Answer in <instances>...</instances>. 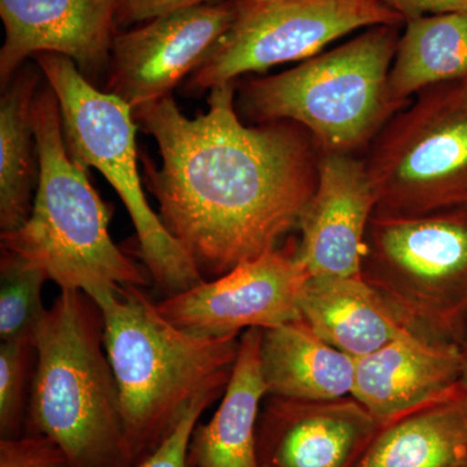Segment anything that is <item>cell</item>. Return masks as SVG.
Here are the masks:
<instances>
[{
    "mask_svg": "<svg viewBox=\"0 0 467 467\" xmlns=\"http://www.w3.org/2000/svg\"><path fill=\"white\" fill-rule=\"evenodd\" d=\"M234 95V82L211 88L208 112L193 119L171 95L133 110L161 156L160 168L143 156L147 189L202 279L275 250L317 187L309 131L292 121L245 126Z\"/></svg>",
    "mask_w": 467,
    "mask_h": 467,
    "instance_id": "1",
    "label": "cell"
},
{
    "mask_svg": "<svg viewBox=\"0 0 467 467\" xmlns=\"http://www.w3.org/2000/svg\"><path fill=\"white\" fill-rule=\"evenodd\" d=\"M91 299L103 315L104 347L135 467L159 447L196 396L226 389L241 337L186 333L137 285H116Z\"/></svg>",
    "mask_w": 467,
    "mask_h": 467,
    "instance_id": "2",
    "label": "cell"
},
{
    "mask_svg": "<svg viewBox=\"0 0 467 467\" xmlns=\"http://www.w3.org/2000/svg\"><path fill=\"white\" fill-rule=\"evenodd\" d=\"M34 347L24 434L55 442L77 467H133L98 304L84 291H60Z\"/></svg>",
    "mask_w": 467,
    "mask_h": 467,
    "instance_id": "3",
    "label": "cell"
},
{
    "mask_svg": "<svg viewBox=\"0 0 467 467\" xmlns=\"http://www.w3.org/2000/svg\"><path fill=\"white\" fill-rule=\"evenodd\" d=\"M38 182L32 213L20 229L0 234L2 250L39 267L64 290L92 297L116 285H150L109 234L110 214L88 180V169L67 153L60 107L51 86L33 104Z\"/></svg>",
    "mask_w": 467,
    "mask_h": 467,
    "instance_id": "4",
    "label": "cell"
},
{
    "mask_svg": "<svg viewBox=\"0 0 467 467\" xmlns=\"http://www.w3.org/2000/svg\"><path fill=\"white\" fill-rule=\"evenodd\" d=\"M398 45L393 26L370 27L294 69L252 79L242 90V109L263 124L296 122L319 152L350 153L407 107L389 90Z\"/></svg>",
    "mask_w": 467,
    "mask_h": 467,
    "instance_id": "5",
    "label": "cell"
},
{
    "mask_svg": "<svg viewBox=\"0 0 467 467\" xmlns=\"http://www.w3.org/2000/svg\"><path fill=\"white\" fill-rule=\"evenodd\" d=\"M34 57L57 95L67 153L81 167L99 171L124 202L150 279L168 296L204 281L147 202L138 171L133 109L98 90L69 57L47 52Z\"/></svg>",
    "mask_w": 467,
    "mask_h": 467,
    "instance_id": "6",
    "label": "cell"
},
{
    "mask_svg": "<svg viewBox=\"0 0 467 467\" xmlns=\"http://www.w3.org/2000/svg\"><path fill=\"white\" fill-rule=\"evenodd\" d=\"M361 276L409 330L459 344L467 328V205L374 213Z\"/></svg>",
    "mask_w": 467,
    "mask_h": 467,
    "instance_id": "7",
    "label": "cell"
},
{
    "mask_svg": "<svg viewBox=\"0 0 467 467\" xmlns=\"http://www.w3.org/2000/svg\"><path fill=\"white\" fill-rule=\"evenodd\" d=\"M367 164L376 213L420 216L467 205V81L431 86L384 125Z\"/></svg>",
    "mask_w": 467,
    "mask_h": 467,
    "instance_id": "8",
    "label": "cell"
},
{
    "mask_svg": "<svg viewBox=\"0 0 467 467\" xmlns=\"http://www.w3.org/2000/svg\"><path fill=\"white\" fill-rule=\"evenodd\" d=\"M235 16L187 88L211 90L239 76L306 60L362 27L395 26L404 17L382 0H233Z\"/></svg>",
    "mask_w": 467,
    "mask_h": 467,
    "instance_id": "9",
    "label": "cell"
},
{
    "mask_svg": "<svg viewBox=\"0 0 467 467\" xmlns=\"http://www.w3.org/2000/svg\"><path fill=\"white\" fill-rule=\"evenodd\" d=\"M309 276L296 250L275 248L168 296L158 308L169 322L196 337H241L250 328L266 330L300 319L301 295Z\"/></svg>",
    "mask_w": 467,
    "mask_h": 467,
    "instance_id": "10",
    "label": "cell"
},
{
    "mask_svg": "<svg viewBox=\"0 0 467 467\" xmlns=\"http://www.w3.org/2000/svg\"><path fill=\"white\" fill-rule=\"evenodd\" d=\"M234 2L181 9L117 34L107 92L131 109L169 97L207 60L232 26Z\"/></svg>",
    "mask_w": 467,
    "mask_h": 467,
    "instance_id": "11",
    "label": "cell"
},
{
    "mask_svg": "<svg viewBox=\"0 0 467 467\" xmlns=\"http://www.w3.org/2000/svg\"><path fill=\"white\" fill-rule=\"evenodd\" d=\"M316 192L299 220L296 259L310 276L361 275L377 198L365 161L319 152Z\"/></svg>",
    "mask_w": 467,
    "mask_h": 467,
    "instance_id": "12",
    "label": "cell"
},
{
    "mask_svg": "<svg viewBox=\"0 0 467 467\" xmlns=\"http://www.w3.org/2000/svg\"><path fill=\"white\" fill-rule=\"evenodd\" d=\"M358 400L267 396L257 423L260 467H358L379 431Z\"/></svg>",
    "mask_w": 467,
    "mask_h": 467,
    "instance_id": "13",
    "label": "cell"
},
{
    "mask_svg": "<svg viewBox=\"0 0 467 467\" xmlns=\"http://www.w3.org/2000/svg\"><path fill=\"white\" fill-rule=\"evenodd\" d=\"M119 0H0L5 45L0 50L2 88L27 57H69L88 79L109 69Z\"/></svg>",
    "mask_w": 467,
    "mask_h": 467,
    "instance_id": "14",
    "label": "cell"
},
{
    "mask_svg": "<svg viewBox=\"0 0 467 467\" xmlns=\"http://www.w3.org/2000/svg\"><path fill=\"white\" fill-rule=\"evenodd\" d=\"M460 384L459 344L413 333L356 358L350 396L384 426L441 400Z\"/></svg>",
    "mask_w": 467,
    "mask_h": 467,
    "instance_id": "15",
    "label": "cell"
},
{
    "mask_svg": "<svg viewBox=\"0 0 467 467\" xmlns=\"http://www.w3.org/2000/svg\"><path fill=\"white\" fill-rule=\"evenodd\" d=\"M300 313L321 339L355 359L413 334L361 275L309 276Z\"/></svg>",
    "mask_w": 467,
    "mask_h": 467,
    "instance_id": "16",
    "label": "cell"
},
{
    "mask_svg": "<svg viewBox=\"0 0 467 467\" xmlns=\"http://www.w3.org/2000/svg\"><path fill=\"white\" fill-rule=\"evenodd\" d=\"M261 335V328L242 333L238 358L220 407L207 423L193 430L187 467H260L257 423L267 398Z\"/></svg>",
    "mask_w": 467,
    "mask_h": 467,
    "instance_id": "17",
    "label": "cell"
},
{
    "mask_svg": "<svg viewBox=\"0 0 467 467\" xmlns=\"http://www.w3.org/2000/svg\"><path fill=\"white\" fill-rule=\"evenodd\" d=\"M260 355L267 396L330 401L352 393L356 359L326 343L303 318L263 330Z\"/></svg>",
    "mask_w": 467,
    "mask_h": 467,
    "instance_id": "18",
    "label": "cell"
},
{
    "mask_svg": "<svg viewBox=\"0 0 467 467\" xmlns=\"http://www.w3.org/2000/svg\"><path fill=\"white\" fill-rule=\"evenodd\" d=\"M358 467H467V389L380 427Z\"/></svg>",
    "mask_w": 467,
    "mask_h": 467,
    "instance_id": "19",
    "label": "cell"
},
{
    "mask_svg": "<svg viewBox=\"0 0 467 467\" xmlns=\"http://www.w3.org/2000/svg\"><path fill=\"white\" fill-rule=\"evenodd\" d=\"M41 75L18 70L0 99V234L20 229L33 209L36 167L33 104Z\"/></svg>",
    "mask_w": 467,
    "mask_h": 467,
    "instance_id": "20",
    "label": "cell"
},
{
    "mask_svg": "<svg viewBox=\"0 0 467 467\" xmlns=\"http://www.w3.org/2000/svg\"><path fill=\"white\" fill-rule=\"evenodd\" d=\"M465 78L467 12L408 20L389 72L393 100L408 106L411 95Z\"/></svg>",
    "mask_w": 467,
    "mask_h": 467,
    "instance_id": "21",
    "label": "cell"
},
{
    "mask_svg": "<svg viewBox=\"0 0 467 467\" xmlns=\"http://www.w3.org/2000/svg\"><path fill=\"white\" fill-rule=\"evenodd\" d=\"M50 281L39 267L2 250L0 259V339L33 340L47 309L43 306L42 287Z\"/></svg>",
    "mask_w": 467,
    "mask_h": 467,
    "instance_id": "22",
    "label": "cell"
},
{
    "mask_svg": "<svg viewBox=\"0 0 467 467\" xmlns=\"http://www.w3.org/2000/svg\"><path fill=\"white\" fill-rule=\"evenodd\" d=\"M34 367L33 340L0 344V439L20 438L26 431Z\"/></svg>",
    "mask_w": 467,
    "mask_h": 467,
    "instance_id": "23",
    "label": "cell"
},
{
    "mask_svg": "<svg viewBox=\"0 0 467 467\" xmlns=\"http://www.w3.org/2000/svg\"><path fill=\"white\" fill-rule=\"evenodd\" d=\"M223 392L225 389H212L196 396L159 447L135 467H187L190 441L199 418Z\"/></svg>",
    "mask_w": 467,
    "mask_h": 467,
    "instance_id": "24",
    "label": "cell"
},
{
    "mask_svg": "<svg viewBox=\"0 0 467 467\" xmlns=\"http://www.w3.org/2000/svg\"><path fill=\"white\" fill-rule=\"evenodd\" d=\"M0 467H77L55 442L38 435L0 439Z\"/></svg>",
    "mask_w": 467,
    "mask_h": 467,
    "instance_id": "25",
    "label": "cell"
},
{
    "mask_svg": "<svg viewBox=\"0 0 467 467\" xmlns=\"http://www.w3.org/2000/svg\"><path fill=\"white\" fill-rule=\"evenodd\" d=\"M216 0H119L117 2V26H129L147 23L165 15L173 14L198 5H209Z\"/></svg>",
    "mask_w": 467,
    "mask_h": 467,
    "instance_id": "26",
    "label": "cell"
},
{
    "mask_svg": "<svg viewBox=\"0 0 467 467\" xmlns=\"http://www.w3.org/2000/svg\"><path fill=\"white\" fill-rule=\"evenodd\" d=\"M404 20L431 15L462 14L467 12V0H382Z\"/></svg>",
    "mask_w": 467,
    "mask_h": 467,
    "instance_id": "27",
    "label": "cell"
},
{
    "mask_svg": "<svg viewBox=\"0 0 467 467\" xmlns=\"http://www.w3.org/2000/svg\"><path fill=\"white\" fill-rule=\"evenodd\" d=\"M461 355V384L467 389V328L461 337L460 343Z\"/></svg>",
    "mask_w": 467,
    "mask_h": 467,
    "instance_id": "28",
    "label": "cell"
},
{
    "mask_svg": "<svg viewBox=\"0 0 467 467\" xmlns=\"http://www.w3.org/2000/svg\"><path fill=\"white\" fill-rule=\"evenodd\" d=\"M466 81H467V78H466Z\"/></svg>",
    "mask_w": 467,
    "mask_h": 467,
    "instance_id": "29",
    "label": "cell"
}]
</instances>
